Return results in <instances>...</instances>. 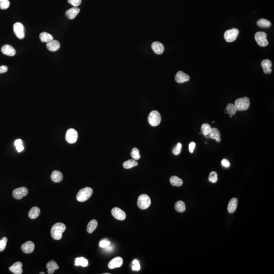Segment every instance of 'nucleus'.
I'll use <instances>...</instances> for the list:
<instances>
[{"label": "nucleus", "instance_id": "obj_44", "mask_svg": "<svg viewBox=\"0 0 274 274\" xmlns=\"http://www.w3.org/2000/svg\"><path fill=\"white\" fill-rule=\"evenodd\" d=\"M6 243L3 240L0 241V252L3 251L6 246Z\"/></svg>", "mask_w": 274, "mask_h": 274}, {"label": "nucleus", "instance_id": "obj_42", "mask_svg": "<svg viewBox=\"0 0 274 274\" xmlns=\"http://www.w3.org/2000/svg\"><path fill=\"white\" fill-rule=\"evenodd\" d=\"M221 164H222V165L223 167L226 168H229L230 167V165H231V164H230L229 161L228 159H223L222 160V162H221Z\"/></svg>", "mask_w": 274, "mask_h": 274}, {"label": "nucleus", "instance_id": "obj_13", "mask_svg": "<svg viewBox=\"0 0 274 274\" xmlns=\"http://www.w3.org/2000/svg\"><path fill=\"white\" fill-rule=\"evenodd\" d=\"M123 264V259L121 257H116L111 260L109 263L108 267L110 269L119 268Z\"/></svg>", "mask_w": 274, "mask_h": 274}, {"label": "nucleus", "instance_id": "obj_31", "mask_svg": "<svg viewBox=\"0 0 274 274\" xmlns=\"http://www.w3.org/2000/svg\"><path fill=\"white\" fill-rule=\"evenodd\" d=\"M175 209L179 213L184 212L186 209L184 203L181 200L176 202L175 205Z\"/></svg>", "mask_w": 274, "mask_h": 274}, {"label": "nucleus", "instance_id": "obj_12", "mask_svg": "<svg viewBox=\"0 0 274 274\" xmlns=\"http://www.w3.org/2000/svg\"><path fill=\"white\" fill-rule=\"evenodd\" d=\"M175 81L178 83H183L187 82L190 79L189 76L182 71H179L177 73L175 77Z\"/></svg>", "mask_w": 274, "mask_h": 274}, {"label": "nucleus", "instance_id": "obj_40", "mask_svg": "<svg viewBox=\"0 0 274 274\" xmlns=\"http://www.w3.org/2000/svg\"><path fill=\"white\" fill-rule=\"evenodd\" d=\"M82 0H68L69 3L75 7H77L81 4Z\"/></svg>", "mask_w": 274, "mask_h": 274}, {"label": "nucleus", "instance_id": "obj_21", "mask_svg": "<svg viewBox=\"0 0 274 274\" xmlns=\"http://www.w3.org/2000/svg\"><path fill=\"white\" fill-rule=\"evenodd\" d=\"M46 268L48 269L47 272L48 274H52L54 273L55 271L59 269V266L57 265L55 261L54 260H51L47 263Z\"/></svg>", "mask_w": 274, "mask_h": 274}, {"label": "nucleus", "instance_id": "obj_14", "mask_svg": "<svg viewBox=\"0 0 274 274\" xmlns=\"http://www.w3.org/2000/svg\"><path fill=\"white\" fill-rule=\"evenodd\" d=\"M1 52L4 55L10 56H14L16 54V50L14 48L8 44H6L2 47Z\"/></svg>", "mask_w": 274, "mask_h": 274}, {"label": "nucleus", "instance_id": "obj_29", "mask_svg": "<svg viewBox=\"0 0 274 274\" xmlns=\"http://www.w3.org/2000/svg\"><path fill=\"white\" fill-rule=\"evenodd\" d=\"M170 183L173 186L180 187V186H181L183 184L182 180L179 178L178 177L175 176H172L170 178Z\"/></svg>", "mask_w": 274, "mask_h": 274}, {"label": "nucleus", "instance_id": "obj_41", "mask_svg": "<svg viewBox=\"0 0 274 274\" xmlns=\"http://www.w3.org/2000/svg\"><path fill=\"white\" fill-rule=\"evenodd\" d=\"M110 245V242H109V241L106 240L101 241V242H99V246L101 248H105L108 246H109Z\"/></svg>", "mask_w": 274, "mask_h": 274}, {"label": "nucleus", "instance_id": "obj_33", "mask_svg": "<svg viewBox=\"0 0 274 274\" xmlns=\"http://www.w3.org/2000/svg\"><path fill=\"white\" fill-rule=\"evenodd\" d=\"M76 266H81L86 267L88 265V260L84 257H78L75 260V264Z\"/></svg>", "mask_w": 274, "mask_h": 274}, {"label": "nucleus", "instance_id": "obj_6", "mask_svg": "<svg viewBox=\"0 0 274 274\" xmlns=\"http://www.w3.org/2000/svg\"><path fill=\"white\" fill-rule=\"evenodd\" d=\"M266 37L267 35L266 33L258 32L255 34V40L260 46L266 47L269 44Z\"/></svg>", "mask_w": 274, "mask_h": 274}, {"label": "nucleus", "instance_id": "obj_32", "mask_svg": "<svg viewBox=\"0 0 274 274\" xmlns=\"http://www.w3.org/2000/svg\"><path fill=\"white\" fill-rule=\"evenodd\" d=\"M227 112L230 116H234L236 114L237 112V109L236 108V106L234 104L229 103L227 105L226 108Z\"/></svg>", "mask_w": 274, "mask_h": 274}, {"label": "nucleus", "instance_id": "obj_11", "mask_svg": "<svg viewBox=\"0 0 274 274\" xmlns=\"http://www.w3.org/2000/svg\"><path fill=\"white\" fill-rule=\"evenodd\" d=\"M111 213L113 216L119 220H124L126 218L125 212L121 210L118 207H115L111 210Z\"/></svg>", "mask_w": 274, "mask_h": 274}, {"label": "nucleus", "instance_id": "obj_17", "mask_svg": "<svg viewBox=\"0 0 274 274\" xmlns=\"http://www.w3.org/2000/svg\"><path fill=\"white\" fill-rule=\"evenodd\" d=\"M46 47L50 52H56L60 48V43L57 40H52L47 43Z\"/></svg>", "mask_w": 274, "mask_h": 274}, {"label": "nucleus", "instance_id": "obj_3", "mask_svg": "<svg viewBox=\"0 0 274 274\" xmlns=\"http://www.w3.org/2000/svg\"><path fill=\"white\" fill-rule=\"evenodd\" d=\"M234 105L237 111L247 110L250 106V99L246 96L239 98L235 101Z\"/></svg>", "mask_w": 274, "mask_h": 274}, {"label": "nucleus", "instance_id": "obj_35", "mask_svg": "<svg viewBox=\"0 0 274 274\" xmlns=\"http://www.w3.org/2000/svg\"><path fill=\"white\" fill-rule=\"evenodd\" d=\"M131 156L133 159L137 160L140 159L139 150L137 148H134L131 152Z\"/></svg>", "mask_w": 274, "mask_h": 274}, {"label": "nucleus", "instance_id": "obj_27", "mask_svg": "<svg viewBox=\"0 0 274 274\" xmlns=\"http://www.w3.org/2000/svg\"><path fill=\"white\" fill-rule=\"evenodd\" d=\"M211 127L209 124H202L201 127V131L203 135L205 136L206 138L208 139L209 138L208 137V135L211 133Z\"/></svg>", "mask_w": 274, "mask_h": 274}, {"label": "nucleus", "instance_id": "obj_34", "mask_svg": "<svg viewBox=\"0 0 274 274\" xmlns=\"http://www.w3.org/2000/svg\"><path fill=\"white\" fill-rule=\"evenodd\" d=\"M257 24L260 27H269L271 26V23L270 21L266 19H260L257 22Z\"/></svg>", "mask_w": 274, "mask_h": 274}, {"label": "nucleus", "instance_id": "obj_19", "mask_svg": "<svg viewBox=\"0 0 274 274\" xmlns=\"http://www.w3.org/2000/svg\"><path fill=\"white\" fill-rule=\"evenodd\" d=\"M80 9L77 7H73L68 10L66 12V16L70 19H74L75 18L77 15L80 12Z\"/></svg>", "mask_w": 274, "mask_h": 274}, {"label": "nucleus", "instance_id": "obj_49", "mask_svg": "<svg viewBox=\"0 0 274 274\" xmlns=\"http://www.w3.org/2000/svg\"><path fill=\"white\" fill-rule=\"evenodd\" d=\"M2 240H3L4 242H6L7 243V238L6 237L3 238V239H2Z\"/></svg>", "mask_w": 274, "mask_h": 274}, {"label": "nucleus", "instance_id": "obj_43", "mask_svg": "<svg viewBox=\"0 0 274 274\" xmlns=\"http://www.w3.org/2000/svg\"><path fill=\"white\" fill-rule=\"evenodd\" d=\"M195 147H196V143L194 142H191V143L189 144V152H191V153H192L194 152Z\"/></svg>", "mask_w": 274, "mask_h": 274}, {"label": "nucleus", "instance_id": "obj_38", "mask_svg": "<svg viewBox=\"0 0 274 274\" xmlns=\"http://www.w3.org/2000/svg\"><path fill=\"white\" fill-rule=\"evenodd\" d=\"M182 149V144L180 143H178L177 144L176 146L174 148L172 152L176 156H178L180 153Z\"/></svg>", "mask_w": 274, "mask_h": 274}, {"label": "nucleus", "instance_id": "obj_5", "mask_svg": "<svg viewBox=\"0 0 274 274\" xmlns=\"http://www.w3.org/2000/svg\"><path fill=\"white\" fill-rule=\"evenodd\" d=\"M148 122L152 127H156L161 122V116L157 111H152L148 116Z\"/></svg>", "mask_w": 274, "mask_h": 274}, {"label": "nucleus", "instance_id": "obj_9", "mask_svg": "<svg viewBox=\"0 0 274 274\" xmlns=\"http://www.w3.org/2000/svg\"><path fill=\"white\" fill-rule=\"evenodd\" d=\"M78 139L77 131L74 128H70L66 133V140L70 144H73L76 142Z\"/></svg>", "mask_w": 274, "mask_h": 274}, {"label": "nucleus", "instance_id": "obj_28", "mask_svg": "<svg viewBox=\"0 0 274 274\" xmlns=\"http://www.w3.org/2000/svg\"><path fill=\"white\" fill-rule=\"evenodd\" d=\"M98 226V222L96 219H92L88 223L87 227V231L88 233L91 234L96 229Z\"/></svg>", "mask_w": 274, "mask_h": 274}, {"label": "nucleus", "instance_id": "obj_22", "mask_svg": "<svg viewBox=\"0 0 274 274\" xmlns=\"http://www.w3.org/2000/svg\"><path fill=\"white\" fill-rule=\"evenodd\" d=\"M51 179L54 182H60L63 179V174L58 171H54L51 175Z\"/></svg>", "mask_w": 274, "mask_h": 274}, {"label": "nucleus", "instance_id": "obj_8", "mask_svg": "<svg viewBox=\"0 0 274 274\" xmlns=\"http://www.w3.org/2000/svg\"><path fill=\"white\" fill-rule=\"evenodd\" d=\"M13 31L16 37L23 39L25 37V30L24 25L20 23H16L13 25Z\"/></svg>", "mask_w": 274, "mask_h": 274}, {"label": "nucleus", "instance_id": "obj_4", "mask_svg": "<svg viewBox=\"0 0 274 274\" xmlns=\"http://www.w3.org/2000/svg\"><path fill=\"white\" fill-rule=\"evenodd\" d=\"M150 205V198L147 194H141L138 197L137 205L142 210H145L148 208Z\"/></svg>", "mask_w": 274, "mask_h": 274}, {"label": "nucleus", "instance_id": "obj_25", "mask_svg": "<svg viewBox=\"0 0 274 274\" xmlns=\"http://www.w3.org/2000/svg\"><path fill=\"white\" fill-rule=\"evenodd\" d=\"M40 209L38 207H34L31 209L29 213V216L30 219H34L37 218L40 215Z\"/></svg>", "mask_w": 274, "mask_h": 274}, {"label": "nucleus", "instance_id": "obj_2", "mask_svg": "<svg viewBox=\"0 0 274 274\" xmlns=\"http://www.w3.org/2000/svg\"><path fill=\"white\" fill-rule=\"evenodd\" d=\"M93 193V190L89 187L84 188L80 189L77 193L76 198L78 201L80 202H85L88 200L91 197Z\"/></svg>", "mask_w": 274, "mask_h": 274}, {"label": "nucleus", "instance_id": "obj_46", "mask_svg": "<svg viewBox=\"0 0 274 274\" xmlns=\"http://www.w3.org/2000/svg\"><path fill=\"white\" fill-rule=\"evenodd\" d=\"M16 148L18 152H21L24 149V147L23 146V144L16 146Z\"/></svg>", "mask_w": 274, "mask_h": 274}, {"label": "nucleus", "instance_id": "obj_24", "mask_svg": "<svg viewBox=\"0 0 274 274\" xmlns=\"http://www.w3.org/2000/svg\"><path fill=\"white\" fill-rule=\"evenodd\" d=\"M209 138L215 139L217 142H220L221 139L219 131L216 128H212L211 132L209 134Z\"/></svg>", "mask_w": 274, "mask_h": 274}, {"label": "nucleus", "instance_id": "obj_15", "mask_svg": "<svg viewBox=\"0 0 274 274\" xmlns=\"http://www.w3.org/2000/svg\"><path fill=\"white\" fill-rule=\"evenodd\" d=\"M21 248L24 253H32L35 249V244L32 241H27L22 245Z\"/></svg>", "mask_w": 274, "mask_h": 274}, {"label": "nucleus", "instance_id": "obj_1", "mask_svg": "<svg viewBox=\"0 0 274 274\" xmlns=\"http://www.w3.org/2000/svg\"><path fill=\"white\" fill-rule=\"evenodd\" d=\"M66 228V225L63 223H56L53 225L51 229L52 238L55 240H61Z\"/></svg>", "mask_w": 274, "mask_h": 274}, {"label": "nucleus", "instance_id": "obj_7", "mask_svg": "<svg viewBox=\"0 0 274 274\" xmlns=\"http://www.w3.org/2000/svg\"><path fill=\"white\" fill-rule=\"evenodd\" d=\"M239 33V30L235 28L226 30L224 35L225 40L228 42H234L237 38Z\"/></svg>", "mask_w": 274, "mask_h": 274}, {"label": "nucleus", "instance_id": "obj_30", "mask_svg": "<svg viewBox=\"0 0 274 274\" xmlns=\"http://www.w3.org/2000/svg\"><path fill=\"white\" fill-rule=\"evenodd\" d=\"M138 165V162L135 159H129L126 162H124L123 166L124 168L129 169V168L136 167L137 165Z\"/></svg>", "mask_w": 274, "mask_h": 274}, {"label": "nucleus", "instance_id": "obj_36", "mask_svg": "<svg viewBox=\"0 0 274 274\" xmlns=\"http://www.w3.org/2000/svg\"><path fill=\"white\" fill-rule=\"evenodd\" d=\"M208 179L209 181L213 183L217 182V181H218V177L216 172L214 171L211 172L209 176Z\"/></svg>", "mask_w": 274, "mask_h": 274}, {"label": "nucleus", "instance_id": "obj_26", "mask_svg": "<svg viewBox=\"0 0 274 274\" xmlns=\"http://www.w3.org/2000/svg\"><path fill=\"white\" fill-rule=\"evenodd\" d=\"M40 40L42 42H49L50 41L53 40V37L51 34H49L48 33L43 32L41 33L39 36Z\"/></svg>", "mask_w": 274, "mask_h": 274}, {"label": "nucleus", "instance_id": "obj_23", "mask_svg": "<svg viewBox=\"0 0 274 274\" xmlns=\"http://www.w3.org/2000/svg\"><path fill=\"white\" fill-rule=\"evenodd\" d=\"M238 200L236 198H232L229 201L228 206V210L229 213H234L237 207Z\"/></svg>", "mask_w": 274, "mask_h": 274}, {"label": "nucleus", "instance_id": "obj_45", "mask_svg": "<svg viewBox=\"0 0 274 274\" xmlns=\"http://www.w3.org/2000/svg\"><path fill=\"white\" fill-rule=\"evenodd\" d=\"M8 71V67L6 66H2L0 67V74L5 73Z\"/></svg>", "mask_w": 274, "mask_h": 274}, {"label": "nucleus", "instance_id": "obj_18", "mask_svg": "<svg viewBox=\"0 0 274 274\" xmlns=\"http://www.w3.org/2000/svg\"><path fill=\"white\" fill-rule=\"evenodd\" d=\"M261 67L263 68V72L265 74H269L272 73L271 68L272 67V63L269 59H265L263 61L261 64Z\"/></svg>", "mask_w": 274, "mask_h": 274}, {"label": "nucleus", "instance_id": "obj_37", "mask_svg": "<svg viewBox=\"0 0 274 274\" xmlns=\"http://www.w3.org/2000/svg\"><path fill=\"white\" fill-rule=\"evenodd\" d=\"M10 3L9 0H0V9L6 10L9 7Z\"/></svg>", "mask_w": 274, "mask_h": 274}, {"label": "nucleus", "instance_id": "obj_50", "mask_svg": "<svg viewBox=\"0 0 274 274\" xmlns=\"http://www.w3.org/2000/svg\"><path fill=\"white\" fill-rule=\"evenodd\" d=\"M45 274V272H40V274Z\"/></svg>", "mask_w": 274, "mask_h": 274}, {"label": "nucleus", "instance_id": "obj_48", "mask_svg": "<svg viewBox=\"0 0 274 274\" xmlns=\"http://www.w3.org/2000/svg\"><path fill=\"white\" fill-rule=\"evenodd\" d=\"M105 249H106V250H107V251H111L113 250V247L112 246H110L109 245V246H108L107 247L105 248Z\"/></svg>", "mask_w": 274, "mask_h": 274}, {"label": "nucleus", "instance_id": "obj_10", "mask_svg": "<svg viewBox=\"0 0 274 274\" xmlns=\"http://www.w3.org/2000/svg\"><path fill=\"white\" fill-rule=\"evenodd\" d=\"M28 194V189L25 187H21L15 189L13 191V197L17 200H20L23 197L27 195Z\"/></svg>", "mask_w": 274, "mask_h": 274}, {"label": "nucleus", "instance_id": "obj_16", "mask_svg": "<svg viewBox=\"0 0 274 274\" xmlns=\"http://www.w3.org/2000/svg\"><path fill=\"white\" fill-rule=\"evenodd\" d=\"M22 268L23 263L20 261H18L9 267V270L15 274H21L23 272Z\"/></svg>", "mask_w": 274, "mask_h": 274}, {"label": "nucleus", "instance_id": "obj_39", "mask_svg": "<svg viewBox=\"0 0 274 274\" xmlns=\"http://www.w3.org/2000/svg\"><path fill=\"white\" fill-rule=\"evenodd\" d=\"M133 266L132 269L134 271H139L140 269V265L139 262L137 260H135L133 262Z\"/></svg>", "mask_w": 274, "mask_h": 274}, {"label": "nucleus", "instance_id": "obj_20", "mask_svg": "<svg viewBox=\"0 0 274 274\" xmlns=\"http://www.w3.org/2000/svg\"><path fill=\"white\" fill-rule=\"evenodd\" d=\"M152 49L157 55H161L164 51V45L159 42H154L152 44Z\"/></svg>", "mask_w": 274, "mask_h": 274}, {"label": "nucleus", "instance_id": "obj_47", "mask_svg": "<svg viewBox=\"0 0 274 274\" xmlns=\"http://www.w3.org/2000/svg\"><path fill=\"white\" fill-rule=\"evenodd\" d=\"M22 144H23V142H22V140L21 139L16 140V141H15L14 145L15 147L18 146V145H22Z\"/></svg>", "mask_w": 274, "mask_h": 274}]
</instances>
